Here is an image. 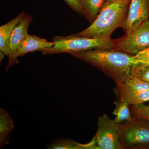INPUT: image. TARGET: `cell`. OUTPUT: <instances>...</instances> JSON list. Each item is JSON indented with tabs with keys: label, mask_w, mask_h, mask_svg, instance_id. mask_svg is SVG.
Returning <instances> with one entry per match:
<instances>
[{
	"label": "cell",
	"mask_w": 149,
	"mask_h": 149,
	"mask_svg": "<svg viewBox=\"0 0 149 149\" xmlns=\"http://www.w3.org/2000/svg\"><path fill=\"white\" fill-rule=\"evenodd\" d=\"M70 55L95 67L119 84L133 77L136 64L134 56L112 49L72 52Z\"/></svg>",
	"instance_id": "cell-1"
},
{
	"label": "cell",
	"mask_w": 149,
	"mask_h": 149,
	"mask_svg": "<svg viewBox=\"0 0 149 149\" xmlns=\"http://www.w3.org/2000/svg\"><path fill=\"white\" fill-rule=\"evenodd\" d=\"M131 1L118 0L106 3L95 19L87 28L77 34L79 37L111 38L112 33L124 23Z\"/></svg>",
	"instance_id": "cell-2"
},
{
	"label": "cell",
	"mask_w": 149,
	"mask_h": 149,
	"mask_svg": "<svg viewBox=\"0 0 149 149\" xmlns=\"http://www.w3.org/2000/svg\"><path fill=\"white\" fill-rule=\"evenodd\" d=\"M54 45L42 51L44 55L61 53L80 52L94 49H113L115 40L111 38L98 39L79 37L74 34L65 37H53Z\"/></svg>",
	"instance_id": "cell-3"
},
{
	"label": "cell",
	"mask_w": 149,
	"mask_h": 149,
	"mask_svg": "<svg viewBox=\"0 0 149 149\" xmlns=\"http://www.w3.org/2000/svg\"><path fill=\"white\" fill-rule=\"evenodd\" d=\"M133 116L119 124L120 143L123 149H149V121Z\"/></svg>",
	"instance_id": "cell-4"
},
{
	"label": "cell",
	"mask_w": 149,
	"mask_h": 149,
	"mask_svg": "<svg viewBox=\"0 0 149 149\" xmlns=\"http://www.w3.org/2000/svg\"><path fill=\"white\" fill-rule=\"evenodd\" d=\"M149 47V19L131 32L115 40V46L113 49L134 56Z\"/></svg>",
	"instance_id": "cell-5"
},
{
	"label": "cell",
	"mask_w": 149,
	"mask_h": 149,
	"mask_svg": "<svg viewBox=\"0 0 149 149\" xmlns=\"http://www.w3.org/2000/svg\"><path fill=\"white\" fill-rule=\"evenodd\" d=\"M97 129L93 138L100 149H123L119 139V124L106 113L99 116Z\"/></svg>",
	"instance_id": "cell-6"
},
{
	"label": "cell",
	"mask_w": 149,
	"mask_h": 149,
	"mask_svg": "<svg viewBox=\"0 0 149 149\" xmlns=\"http://www.w3.org/2000/svg\"><path fill=\"white\" fill-rule=\"evenodd\" d=\"M149 18V0H131L128 14L121 28L125 33L136 29Z\"/></svg>",
	"instance_id": "cell-7"
},
{
	"label": "cell",
	"mask_w": 149,
	"mask_h": 149,
	"mask_svg": "<svg viewBox=\"0 0 149 149\" xmlns=\"http://www.w3.org/2000/svg\"><path fill=\"white\" fill-rule=\"evenodd\" d=\"M33 17L26 14L21 21L13 28L9 38L8 45L10 54L9 57L7 70L14 65V57L19 47L24 38L28 35V29Z\"/></svg>",
	"instance_id": "cell-8"
},
{
	"label": "cell",
	"mask_w": 149,
	"mask_h": 149,
	"mask_svg": "<svg viewBox=\"0 0 149 149\" xmlns=\"http://www.w3.org/2000/svg\"><path fill=\"white\" fill-rule=\"evenodd\" d=\"M54 42H48L45 39L35 35L28 34L22 42L14 57V64L19 63L18 57L30 52L42 51L52 47Z\"/></svg>",
	"instance_id": "cell-9"
},
{
	"label": "cell",
	"mask_w": 149,
	"mask_h": 149,
	"mask_svg": "<svg viewBox=\"0 0 149 149\" xmlns=\"http://www.w3.org/2000/svg\"><path fill=\"white\" fill-rule=\"evenodd\" d=\"M25 15L24 12L22 11L12 20L0 27V51L6 56H9L10 54L8 41L11 33L14 27L21 21Z\"/></svg>",
	"instance_id": "cell-10"
},
{
	"label": "cell",
	"mask_w": 149,
	"mask_h": 149,
	"mask_svg": "<svg viewBox=\"0 0 149 149\" xmlns=\"http://www.w3.org/2000/svg\"><path fill=\"white\" fill-rule=\"evenodd\" d=\"M14 129L12 118L8 113L0 109V148L9 144V136Z\"/></svg>",
	"instance_id": "cell-11"
},
{
	"label": "cell",
	"mask_w": 149,
	"mask_h": 149,
	"mask_svg": "<svg viewBox=\"0 0 149 149\" xmlns=\"http://www.w3.org/2000/svg\"><path fill=\"white\" fill-rule=\"evenodd\" d=\"M48 149H98L93 138L88 143L81 144L72 139L61 138L54 141L49 144Z\"/></svg>",
	"instance_id": "cell-12"
},
{
	"label": "cell",
	"mask_w": 149,
	"mask_h": 149,
	"mask_svg": "<svg viewBox=\"0 0 149 149\" xmlns=\"http://www.w3.org/2000/svg\"><path fill=\"white\" fill-rule=\"evenodd\" d=\"M84 10L85 16L92 23L104 7L106 0H79Z\"/></svg>",
	"instance_id": "cell-13"
},
{
	"label": "cell",
	"mask_w": 149,
	"mask_h": 149,
	"mask_svg": "<svg viewBox=\"0 0 149 149\" xmlns=\"http://www.w3.org/2000/svg\"><path fill=\"white\" fill-rule=\"evenodd\" d=\"M118 98L125 100L130 105H136L149 101V89L135 92L115 91Z\"/></svg>",
	"instance_id": "cell-14"
},
{
	"label": "cell",
	"mask_w": 149,
	"mask_h": 149,
	"mask_svg": "<svg viewBox=\"0 0 149 149\" xmlns=\"http://www.w3.org/2000/svg\"><path fill=\"white\" fill-rule=\"evenodd\" d=\"M115 108L112 114L115 116L114 121L118 124L125 121H130L133 118V116L130 112V104L125 100L118 99L115 102Z\"/></svg>",
	"instance_id": "cell-15"
},
{
	"label": "cell",
	"mask_w": 149,
	"mask_h": 149,
	"mask_svg": "<svg viewBox=\"0 0 149 149\" xmlns=\"http://www.w3.org/2000/svg\"><path fill=\"white\" fill-rule=\"evenodd\" d=\"M115 91L135 92L149 89V83L140 80L135 76L119 84H116Z\"/></svg>",
	"instance_id": "cell-16"
},
{
	"label": "cell",
	"mask_w": 149,
	"mask_h": 149,
	"mask_svg": "<svg viewBox=\"0 0 149 149\" xmlns=\"http://www.w3.org/2000/svg\"><path fill=\"white\" fill-rule=\"evenodd\" d=\"M134 57L136 62L134 72L135 75L140 70L149 66V47L139 52Z\"/></svg>",
	"instance_id": "cell-17"
},
{
	"label": "cell",
	"mask_w": 149,
	"mask_h": 149,
	"mask_svg": "<svg viewBox=\"0 0 149 149\" xmlns=\"http://www.w3.org/2000/svg\"><path fill=\"white\" fill-rule=\"evenodd\" d=\"M131 111L133 116L149 121V105H146L143 104L131 105Z\"/></svg>",
	"instance_id": "cell-18"
},
{
	"label": "cell",
	"mask_w": 149,
	"mask_h": 149,
	"mask_svg": "<svg viewBox=\"0 0 149 149\" xmlns=\"http://www.w3.org/2000/svg\"><path fill=\"white\" fill-rule=\"evenodd\" d=\"M65 3L72 9L74 11L81 15L82 16H85L84 10L83 6L79 0H64Z\"/></svg>",
	"instance_id": "cell-19"
},
{
	"label": "cell",
	"mask_w": 149,
	"mask_h": 149,
	"mask_svg": "<svg viewBox=\"0 0 149 149\" xmlns=\"http://www.w3.org/2000/svg\"><path fill=\"white\" fill-rule=\"evenodd\" d=\"M134 76L138 77L140 80L149 83V66L140 70Z\"/></svg>",
	"instance_id": "cell-20"
},
{
	"label": "cell",
	"mask_w": 149,
	"mask_h": 149,
	"mask_svg": "<svg viewBox=\"0 0 149 149\" xmlns=\"http://www.w3.org/2000/svg\"><path fill=\"white\" fill-rule=\"evenodd\" d=\"M6 55L4 54L2 52H1V62L3 60V58L5 56H6Z\"/></svg>",
	"instance_id": "cell-21"
},
{
	"label": "cell",
	"mask_w": 149,
	"mask_h": 149,
	"mask_svg": "<svg viewBox=\"0 0 149 149\" xmlns=\"http://www.w3.org/2000/svg\"><path fill=\"white\" fill-rule=\"evenodd\" d=\"M118 1V0H106V3L113 2L115 1ZM128 1H131V0H128Z\"/></svg>",
	"instance_id": "cell-22"
}]
</instances>
